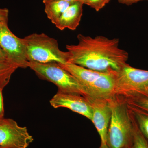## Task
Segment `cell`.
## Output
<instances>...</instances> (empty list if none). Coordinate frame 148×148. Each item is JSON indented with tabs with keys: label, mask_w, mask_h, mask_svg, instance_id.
Returning <instances> with one entry per match:
<instances>
[{
	"label": "cell",
	"mask_w": 148,
	"mask_h": 148,
	"mask_svg": "<svg viewBox=\"0 0 148 148\" xmlns=\"http://www.w3.org/2000/svg\"><path fill=\"white\" fill-rule=\"evenodd\" d=\"M0 47L5 52L9 62L18 68H28L22 38L14 34L8 24L0 23Z\"/></svg>",
	"instance_id": "ba28073f"
},
{
	"label": "cell",
	"mask_w": 148,
	"mask_h": 148,
	"mask_svg": "<svg viewBox=\"0 0 148 148\" xmlns=\"http://www.w3.org/2000/svg\"><path fill=\"white\" fill-rule=\"evenodd\" d=\"M99 148H109V147L107 144H106V145H101V146Z\"/></svg>",
	"instance_id": "603a6c76"
},
{
	"label": "cell",
	"mask_w": 148,
	"mask_h": 148,
	"mask_svg": "<svg viewBox=\"0 0 148 148\" xmlns=\"http://www.w3.org/2000/svg\"><path fill=\"white\" fill-rule=\"evenodd\" d=\"M125 99L128 104L148 113V95L138 93Z\"/></svg>",
	"instance_id": "9a60e30c"
},
{
	"label": "cell",
	"mask_w": 148,
	"mask_h": 148,
	"mask_svg": "<svg viewBox=\"0 0 148 148\" xmlns=\"http://www.w3.org/2000/svg\"><path fill=\"white\" fill-rule=\"evenodd\" d=\"M116 96L126 98L142 93L148 87V71L126 64L115 74Z\"/></svg>",
	"instance_id": "8992f818"
},
{
	"label": "cell",
	"mask_w": 148,
	"mask_h": 148,
	"mask_svg": "<svg viewBox=\"0 0 148 148\" xmlns=\"http://www.w3.org/2000/svg\"><path fill=\"white\" fill-rule=\"evenodd\" d=\"M59 64L75 77L88 96L107 99L116 96L115 86L116 72L96 71L70 63Z\"/></svg>",
	"instance_id": "3957f363"
},
{
	"label": "cell",
	"mask_w": 148,
	"mask_h": 148,
	"mask_svg": "<svg viewBox=\"0 0 148 148\" xmlns=\"http://www.w3.org/2000/svg\"><path fill=\"white\" fill-rule=\"evenodd\" d=\"M143 94H147V95H148V87L146 88L145 91H144V92H143Z\"/></svg>",
	"instance_id": "cb8c5ba5"
},
{
	"label": "cell",
	"mask_w": 148,
	"mask_h": 148,
	"mask_svg": "<svg viewBox=\"0 0 148 148\" xmlns=\"http://www.w3.org/2000/svg\"><path fill=\"white\" fill-rule=\"evenodd\" d=\"M92 111L91 121L95 125L101 140V145L107 144V134L112 115L111 99L86 96Z\"/></svg>",
	"instance_id": "9c48e42d"
},
{
	"label": "cell",
	"mask_w": 148,
	"mask_h": 148,
	"mask_svg": "<svg viewBox=\"0 0 148 148\" xmlns=\"http://www.w3.org/2000/svg\"><path fill=\"white\" fill-rule=\"evenodd\" d=\"M73 3L65 1H53L45 3V12L47 18L54 24L58 21L62 14Z\"/></svg>",
	"instance_id": "7c38bea8"
},
{
	"label": "cell",
	"mask_w": 148,
	"mask_h": 148,
	"mask_svg": "<svg viewBox=\"0 0 148 148\" xmlns=\"http://www.w3.org/2000/svg\"><path fill=\"white\" fill-rule=\"evenodd\" d=\"M133 118L134 132L131 148H148V141L140 132L133 116Z\"/></svg>",
	"instance_id": "2e32d148"
},
{
	"label": "cell",
	"mask_w": 148,
	"mask_h": 148,
	"mask_svg": "<svg viewBox=\"0 0 148 148\" xmlns=\"http://www.w3.org/2000/svg\"></svg>",
	"instance_id": "4316f807"
},
{
	"label": "cell",
	"mask_w": 148,
	"mask_h": 148,
	"mask_svg": "<svg viewBox=\"0 0 148 148\" xmlns=\"http://www.w3.org/2000/svg\"><path fill=\"white\" fill-rule=\"evenodd\" d=\"M28 67L42 79L55 84L59 92L79 94L88 96L84 88L72 74L64 69L58 63L40 64L29 62Z\"/></svg>",
	"instance_id": "5b68a950"
},
{
	"label": "cell",
	"mask_w": 148,
	"mask_h": 148,
	"mask_svg": "<svg viewBox=\"0 0 148 148\" xmlns=\"http://www.w3.org/2000/svg\"><path fill=\"white\" fill-rule=\"evenodd\" d=\"M110 1V0H86V5L98 12L109 3Z\"/></svg>",
	"instance_id": "e0dca14e"
},
{
	"label": "cell",
	"mask_w": 148,
	"mask_h": 148,
	"mask_svg": "<svg viewBox=\"0 0 148 148\" xmlns=\"http://www.w3.org/2000/svg\"><path fill=\"white\" fill-rule=\"evenodd\" d=\"M4 86H3L2 85L0 84V88H2V89H3L4 88Z\"/></svg>",
	"instance_id": "484cf974"
},
{
	"label": "cell",
	"mask_w": 148,
	"mask_h": 148,
	"mask_svg": "<svg viewBox=\"0 0 148 148\" xmlns=\"http://www.w3.org/2000/svg\"><path fill=\"white\" fill-rule=\"evenodd\" d=\"M28 62L40 64L68 63L69 53L62 51L55 39L42 33H34L22 38Z\"/></svg>",
	"instance_id": "277c9868"
},
{
	"label": "cell",
	"mask_w": 148,
	"mask_h": 148,
	"mask_svg": "<svg viewBox=\"0 0 148 148\" xmlns=\"http://www.w3.org/2000/svg\"><path fill=\"white\" fill-rule=\"evenodd\" d=\"M142 1L144 0H117L119 3L127 6L132 5L133 4Z\"/></svg>",
	"instance_id": "ffe728a7"
},
{
	"label": "cell",
	"mask_w": 148,
	"mask_h": 148,
	"mask_svg": "<svg viewBox=\"0 0 148 148\" xmlns=\"http://www.w3.org/2000/svg\"><path fill=\"white\" fill-rule=\"evenodd\" d=\"M77 1H79L82 3L84 4H86V0H77Z\"/></svg>",
	"instance_id": "d4e9b609"
},
{
	"label": "cell",
	"mask_w": 148,
	"mask_h": 148,
	"mask_svg": "<svg viewBox=\"0 0 148 148\" xmlns=\"http://www.w3.org/2000/svg\"><path fill=\"white\" fill-rule=\"evenodd\" d=\"M3 89L0 88V118H4V110L3 99L2 94Z\"/></svg>",
	"instance_id": "d6986e66"
},
{
	"label": "cell",
	"mask_w": 148,
	"mask_h": 148,
	"mask_svg": "<svg viewBox=\"0 0 148 148\" xmlns=\"http://www.w3.org/2000/svg\"><path fill=\"white\" fill-rule=\"evenodd\" d=\"M53 108H65L79 114L91 121L92 111L86 97L79 94L58 92L50 101Z\"/></svg>",
	"instance_id": "30bf717a"
},
{
	"label": "cell",
	"mask_w": 148,
	"mask_h": 148,
	"mask_svg": "<svg viewBox=\"0 0 148 148\" xmlns=\"http://www.w3.org/2000/svg\"><path fill=\"white\" fill-rule=\"evenodd\" d=\"M33 141L27 127L11 119L0 118V148H27Z\"/></svg>",
	"instance_id": "52a82bcc"
},
{
	"label": "cell",
	"mask_w": 148,
	"mask_h": 148,
	"mask_svg": "<svg viewBox=\"0 0 148 148\" xmlns=\"http://www.w3.org/2000/svg\"><path fill=\"white\" fill-rule=\"evenodd\" d=\"M83 5L79 1L72 3L56 23V28L61 31L66 29L73 31L76 30L79 26L82 17Z\"/></svg>",
	"instance_id": "8fae6325"
},
{
	"label": "cell",
	"mask_w": 148,
	"mask_h": 148,
	"mask_svg": "<svg viewBox=\"0 0 148 148\" xmlns=\"http://www.w3.org/2000/svg\"><path fill=\"white\" fill-rule=\"evenodd\" d=\"M112 115L107 134L109 148H131L134 132L132 113L125 98H111Z\"/></svg>",
	"instance_id": "7a4b0ae2"
},
{
	"label": "cell",
	"mask_w": 148,
	"mask_h": 148,
	"mask_svg": "<svg viewBox=\"0 0 148 148\" xmlns=\"http://www.w3.org/2000/svg\"><path fill=\"white\" fill-rule=\"evenodd\" d=\"M77 38V44L66 46L68 63L105 73L118 71L127 64L129 54L119 47V39L81 34Z\"/></svg>",
	"instance_id": "6da1fadb"
},
{
	"label": "cell",
	"mask_w": 148,
	"mask_h": 148,
	"mask_svg": "<svg viewBox=\"0 0 148 148\" xmlns=\"http://www.w3.org/2000/svg\"><path fill=\"white\" fill-rule=\"evenodd\" d=\"M0 61L8 62L6 55L1 47H0Z\"/></svg>",
	"instance_id": "44dd1931"
},
{
	"label": "cell",
	"mask_w": 148,
	"mask_h": 148,
	"mask_svg": "<svg viewBox=\"0 0 148 148\" xmlns=\"http://www.w3.org/2000/svg\"><path fill=\"white\" fill-rule=\"evenodd\" d=\"M17 69L18 67L9 62L0 61V84L5 87Z\"/></svg>",
	"instance_id": "5bb4252c"
},
{
	"label": "cell",
	"mask_w": 148,
	"mask_h": 148,
	"mask_svg": "<svg viewBox=\"0 0 148 148\" xmlns=\"http://www.w3.org/2000/svg\"><path fill=\"white\" fill-rule=\"evenodd\" d=\"M55 1H59V0H43V3L45 4L46 3L50 2ZM62 1H65L71 3H73L77 1V0H62Z\"/></svg>",
	"instance_id": "7402d4cb"
},
{
	"label": "cell",
	"mask_w": 148,
	"mask_h": 148,
	"mask_svg": "<svg viewBox=\"0 0 148 148\" xmlns=\"http://www.w3.org/2000/svg\"><path fill=\"white\" fill-rule=\"evenodd\" d=\"M127 103L138 128L148 141V113Z\"/></svg>",
	"instance_id": "4fadbf2b"
},
{
	"label": "cell",
	"mask_w": 148,
	"mask_h": 148,
	"mask_svg": "<svg viewBox=\"0 0 148 148\" xmlns=\"http://www.w3.org/2000/svg\"><path fill=\"white\" fill-rule=\"evenodd\" d=\"M9 10L7 8H0V23L8 24Z\"/></svg>",
	"instance_id": "ac0fdd59"
}]
</instances>
